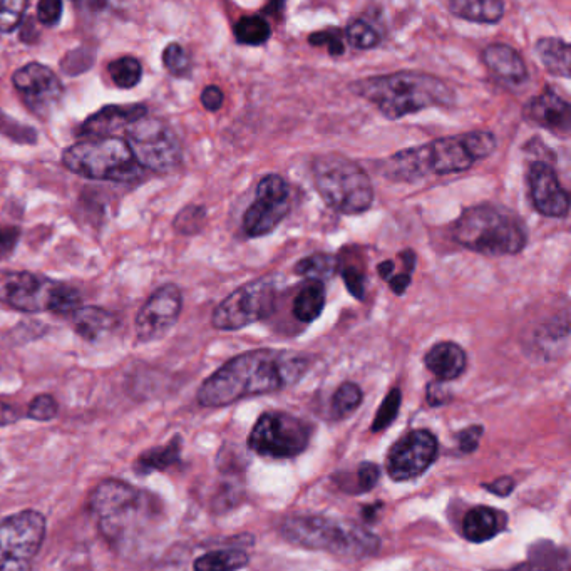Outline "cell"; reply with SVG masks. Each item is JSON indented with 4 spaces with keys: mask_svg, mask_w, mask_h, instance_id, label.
Instances as JSON below:
<instances>
[{
    "mask_svg": "<svg viewBox=\"0 0 571 571\" xmlns=\"http://www.w3.org/2000/svg\"><path fill=\"white\" fill-rule=\"evenodd\" d=\"M307 355L257 349L233 357L198 389V404L225 407L247 397L265 396L295 386L309 371Z\"/></svg>",
    "mask_w": 571,
    "mask_h": 571,
    "instance_id": "obj_1",
    "label": "cell"
},
{
    "mask_svg": "<svg viewBox=\"0 0 571 571\" xmlns=\"http://www.w3.org/2000/svg\"><path fill=\"white\" fill-rule=\"evenodd\" d=\"M89 511L108 545L123 550L160 515V501L119 479H104L89 496Z\"/></svg>",
    "mask_w": 571,
    "mask_h": 571,
    "instance_id": "obj_2",
    "label": "cell"
},
{
    "mask_svg": "<svg viewBox=\"0 0 571 571\" xmlns=\"http://www.w3.org/2000/svg\"><path fill=\"white\" fill-rule=\"evenodd\" d=\"M352 93L374 104L391 121L429 108H451L456 94L443 79L417 71L374 76L350 84Z\"/></svg>",
    "mask_w": 571,
    "mask_h": 571,
    "instance_id": "obj_3",
    "label": "cell"
},
{
    "mask_svg": "<svg viewBox=\"0 0 571 571\" xmlns=\"http://www.w3.org/2000/svg\"><path fill=\"white\" fill-rule=\"evenodd\" d=\"M451 235L461 247L489 257L518 255L528 243L523 220L510 208L493 203L466 208L453 223Z\"/></svg>",
    "mask_w": 571,
    "mask_h": 571,
    "instance_id": "obj_4",
    "label": "cell"
},
{
    "mask_svg": "<svg viewBox=\"0 0 571 571\" xmlns=\"http://www.w3.org/2000/svg\"><path fill=\"white\" fill-rule=\"evenodd\" d=\"M280 535L292 545L327 551L342 558H369L381 551V538L354 521L322 515L289 516Z\"/></svg>",
    "mask_w": 571,
    "mask_h": 571,
    "instance_id": "obj_5",
    "label": "cell"
},
{
    "mask_svg": "<svg viewBox=\"0 0 571 571\" xmlns=\"http://www.w3.org/2000/svg\"><path fill=\"white\" fill-rule=\"evenodd\" d=\"M476 163L464 134L434 139L427 145L397 151L381 163L384 178L394 183H414L429 175H453Z\"/></svg>",
    "mask_w": 571,
    "mask_h": 571,
    "instance_id": "obj_6",
    "label": "cell"
},
{
    "mask_svg": "<svg viewBox=\"0 0 571 571\" xmlns=\"http://www.w3.org/2000/svg\"><path fill=\"white\" fill-rule=\"evenodd\" d=\"M312 173L320 198L342 215H361L374 203V188L367 171L347 156L337 153L319 156Z\"/></svg>",
    "mask_w": 571,
    "mask_h": 571,
    "instance_id": "obj_7",
    "label": "cell"
},
{
    "mask_svg": "<svg viewBox=\"0 0 571 571\" xmlns=\"http://www.w3.org/2000/svg\"><path fill=\"white\" fill-rule=\"evenodd\" d=\"M62 163L67 170L89 180L131 183L143 175V168L136 163L121 136L86 139L69 146L62 155Z\"/></svg>",
    "mask_w": 571,
    "mask_h": 571,
    "instance_id": "obj_8",
    "label": "cell"
},
{
    "mask_svg": "<svg viewBox=\"0 0 571 571\" xmlns=\"http://www.w3.org/2000/svg\"><path fill=\"white\" fill-rule=\"evenodd\" d=\"M312 426L289 412L268 411L258 417L248 436V448L268 459L297 458L309 448Z\"/></svg>",
    "mask_w": 571,
    "mask_h": 571,
    "instance_id": "obj_9",
    "label": "cell"
},
{
    "mask_svg": "<svg viewBox=\"0 0 571 571\" xmlns=\"http://www.w3.org/2000/svg\"><path fill=\"white\" fill-rule=\"evenodd\" d=\"M124 131L129 150L143 170L163 175L180 165L183 158L180 139L165 121L145 116Z\"/></svg>",
    "mask_w": 571,
    "mask_h": 571,
    "instance_id": "obj_10",
    "label": "cell"
},
{
    "mask_svg": "<svg viewBox=\"0 0 571 571\" xmlns=\"http://www.w3.org/2000/svg\"><path fill=\"white\" fill-rule=\"evenodd\" d=\"M46 530V518L36 510L0 520V571H32Z\"/></svg>",
    "mask_w": 571,
    "mask_h": 571,
    "instance_id": "obj_11",
    "label": "cell"
},
{
    "mask_svg": "<svg viewBox=\"0 0 571 571\" xmlns=\"http://www.w3.org/2000/svg\"><path fill=\"white\" fill-rule=\"evenodd\" d=\"M277 309V285L268 280L248 282L218 304L211 324L218 330H240L272 317Z\"/></svg>",
    "mask_w": 571,
    "mask_h": 571,
    "instance_id": "obj_12",
    "label": "cell"
},
{
    "mask_svg": "<svg viewBox=\"0 0 571 571\" xmlns=\"http://www.w3.org/2000/svg\"><path fill=\"white\" fill-rule=\"evenodd\" d=\"M290 186L285 178L270 173L258 181L255 201L243 215V232L247 237L260 238L275 230L289 215Z\"/></svg>",
    "mask_w": 571,
    "mask_h": 571,
    "instance_id": "obj_13",
    "label": "cell"
},
{
    "mask_svg": "<svg viewBox=\"0 0 571 571\" xmlns=\"http://www.w3.org/2000/svg\"><path fill=\"white\" fill-rule=\"evenodd\" d=\"M438 458V439L427 429L407 433L387 456V474L394 481H411L426 473Z\"/></svg>",
    "mask_w": 571,
    "mask_h": 571,
    "instance_id": "obj_14",
    "label": "cell"
},
{
    "mask_svg": "<svg viewBox=\"0 0 571 571\" xmlns=\"http://www.w3.org/2000/svg\"><path fill=\"white\" fill-rule=\"evenodd\" d=\"M183 295L175 283H166L151 295L134 320L136 339L141 344L165 337L180 319Z\"/></svg>",
    "mask_w": 571,
    "mask_h": 571,
    "instance_id": "obj_15",
    "label": "cell"
},
{
    "mask_svg": "<svg viewBox=\"0 0 571 571\" xmlns=\"http://www.w3.org/2000/svg\"><path fill=\"white\" fill-rule=\"evenodd\" d=\"M14 88L21 93L32 113L47 118L61 103L64 88L56 73L39 62H29L12 76Z\"/></svg>",
    "mask_w": 571,
    "mask_h": 571,
    "instance_id": "obj_16",
    "label": "cell"
},
{
    "mask_svg": "<svg viewBox=\"0 0 571 571\" xmlns=\"http://www.w3.org/2000/svg\"><path fill=\"white\" fill-rule=\"evenodd\" d=\"M56 283L36 273L0 270V304L22 312L49 310Z\"/></svg>",
    "mask_w": 571,
    "mask_h": 571,
    "instance_id": "obj_17",
    "label": "cell"
},
{
    "mask_svg": "<svg viewBox=\"0 0 571 571\" xmlns=\"http://www.w3.org/2000/svg\"><path fill=\"white\" fill-rule=\"evenodd\" d=\"M531 201L535 210L548 218H565L570 211V195L561 186L555 168L548 161H533L528 170Z\"/></svg>",
    "mask_w": 571,
    "mask_h": 571,
    "instance_id": "obj_18",
    "label": "cell"
},
{
    "mask_svg": "<svg viewBox=\"0 0 571 571\" xmlns=\"http://www.w3.org/2000/svg\"><path fill=\"white\" fill-rule=\"evenodd\" d=\"M525 118L535 126L548 129L561 138H566L571 129V108L566 99L553 91H543L530 99L525 106Z\"/></svg>",
    "mask_w": 571,
    "mask_h": 571,
    "instance_id": "obj_19",
    "label": "cell"
},
{
    "mask_svg": "<svg viewBox=\"0 0 571 571\" xmlns=\"http://www.w3.org/2000/svg\"><path fill=\"white\" fill-rule=\"evenodd\" d=\"M145 116H148V109L143 104H111L91 114L81 124L79 134L89 139L109 138Z\"/></svg>",
    "mask_w": 571,
    "mask_h": 571,
    "instance_id": "obj_20",
    "label": "cell"
},
{
    "mask_svg": "<svg viewBox=\"0 0 571 571\" xmlns=\"http://www.w3.org/2000/svg\"><path fill=\"white\" fill-rule=\"evenodd\" d=\"M424 364L439 382L456 381L468 367V355L456 342H439L427 352Z\"/></svg>",
    "mask_w": 571,
    "mask_h": 571,
    "instance_id": "obj_21",
    "label": "cell"
},
{
    "mask_svg": "<svg viewBox=\"0 0 571 571\" xmlns=\"http://www.w3.org/2000/svg\"><path fill=\"white\" fill-rule=\"evenodd\" d=\"M486 66L510 83H523L528 78V67L520 52L508 44H489L483 51Z\"/></svg>",
    "mask_w": 571,
    "mask_h": 571,
    "instance_id": "obj_22",
    "label": "cell"
},
{
    "mask_svg": "<svg viewBox=\"0 0 571 571\" xmlns=\"http://www.w3.org/2000/svg\"><path fill=\"white\" fill-rule=\"evenodd\" d=\"M506 523V513L488 506H476L464 516L463 535L471 543H484L505 530Z\"/></svg>",
    "mask_w": 571,
    "mask_h": 571,
    "instance_id": "obj_23",
    "label": "cell"
},
{
    "mask_svg": "<svg viewBox=\"0 0 571 571\" xmlns=\"http://www.w3.org/2000/svg\"><path fill=\"white\" fill-rule=\"evenodd\" d=\"M73 317V327L79 337L88 342H96L106 335L113 334L119 325L118 315L101 307H81Z\"/></svg>",
    "mask_w": 571,
    "mask_h": 571,
    "instance_id": "obj_24",
    "label": "cell"
},
{
    "mask_svg": "<svg viewBox=\"0 0 571 571\" xmlns=\"http://www.w3.org/2000/svg\"><path fill=\"white\" fill-rule=\"evenodd\" d=\"M448 9L454 17L476 24H498L505 16L501 0H453Z\"/></svg>",
    "mask_w": 571,
    "mask_h": 571,
    "instance_id": "obj_25",
    "label": "cell"
},
{
    "mask_svg": "<svg viewBox=\"0 0 571 571\" xmlns=\"http://www.w3.org/2000/svg\"><path fill=\"white\" fill-rule=\"evenodd\" d=\"M181 449L183 441L180 436L171 439L170 443L160 448H151L134 461V471L146 476V474L156 473V471H166L181 463Z\"/></svg>",
    "mask_w": 571,
    "mask_h": 571,
    "instance_id": "obj_26",
    "label": "cell"
},
{
    "mask_svg": "<svg viewBox=\"0 0 571 571\" xmlns=\"http://www.w3.org/2000/svg\"><path fill=\"white\" fill-rule=\"evenodd\" d=\"M541 64L558 78H570V44L560 37H543L536 42Z\"/></svg>",
    "mask_w": 571,
    "mask_h": 571,
    "instance_id": "obj_27",
    "label": "cell"
},
{
    "mask_svg": "<svg viewBox=\"0 0 571 571\" xmlns=\"http://www.w3.org/2000/svg\"><path fill=\"white\" fill-rule=\"evenodd\" d=\"M325 307V285L319 280H307L304 289L294 300L295 319L312 324L319 319Z\"/></svg>",
    "mask_w": 571,
    "mask_h": 571,
    "instance_id": "obj_28",
    "label": "cell"
},
{
    "mask_svg": "<svg viewBox=\"0 0 571 571\" xmlns=\"http://www.w3.org/2000/svg\"><path fill=\"white\" fill-rule=\"evenodd\" d=\"M250 563V556L242 550H217L196 558L195 571H238Z\"/></svg>",
    "mask_w": 571,
    "mask_h": 571,
    "instance_id": "obj_29",
    "label": "cell"
},
{
    "mask_svg": "<svg viewBox=\"0 0 571 571\" xmlns=\"http://www.w3.org/2000/svg\"><path fill=\"white\" fill-rule=\"evenodd\" d=\"M381 479V468L376 463H362L354 473L340 474L335 478L342 491L350 494L369 493Z\"/></svg>",
    "mask_w": 571,
    "mask_h": 571,
    "instance_id": "obj_30",
    "label": "cell"
},
{
    "mask_svg": "<svg viewBox=\"0 0 571 571\" xmlns=\"http://www.w3.org/2000/svg\"><path fill=\"white\" fill-rule=\"evenodd\" d=\"M238 44L263 46L272 37V27L263 16H245L233 27Z\"/></svg>",
    "mask_w": 571,
    "mask_h": 571,
    "instance_id": "obj_31",
    "label": "cell"
},
{
    "mask_svg": "<svg viewBox=\"0 0 571 571\" xmlns=\"http://www.w3.org/2000/svg\"><path fill=\"white\" fill-rule=\"evenodd\" d=\"M337 270H339V258L329 255V253H314L310 257L302 258L295 265V273L299 277L307 278V280H319V282L334 277Z\"/></svg>",
    "mask_w": 571,
    "mask_h": 571,
    "instance_id": "obj_32",
    "label": "cell"
},
{
    "mask_svg": "<svg viewBox=\"0 0 571 571\" xmlns=\"http://www.w3.org/2000/svg\"><path fill=\"white\" fill-rule=\"evenodd\" d=\"M108 73L118 88L131 89L143 78V67L136 57L123 56L109 62Z\"/></svg>",
    "mask_w": 571,
    "mask_h": 571,
    "instance_id": "obj_33",
    "label": "cell"
},
{
    "mask_svg": "<svg viewBox=\"0 0 571 571\" xmlns=\"http://www.w3.org/2000/svg\"><path fill=\"white\" fill-rule=\"evenodd\" d=\"M83 307L81 292L66 283H56L49 300V310L57 315H74Z\"/></svg>",
    "mask_w": 571,
    "mask_h": 571,
    "instance_id": "obj_34",
    "label": "cell"
},
{
    "mask_svg": "<svg viewBox=\"0 0 571 571\" xmlns=\"http://www.w3.org/2000/svg\"><path fill=\"white\" fill-rule=\"evenodd\" d=\"M364 392L355 382H344L332 397V412L337 419L347 417L361 406Z\"/></svg>",
    "mask_w": 571,
    "mask_h": 571,
    "instance_id": "obj_35",
    "label": "cell"
},
{
    "mask_svg": "<svg viewBox=\"0 0 571 571\" xmlns=\"http://www.w3.org/2000/svg\"><path fill=\"white\" fill-rule=\"evenodd\" d=\"M345 37L350 46L361 49V51L374 49L381 44V34L376 31V27H372L369 22L362 21V19L350 22L349 27L345 29Z\"/></svg>",
    "mask_w": 571,
    "mask_h": 571,
    "instance_id": "obj_36",
    "label": "cell"
},
{
    "mask_svg": "<svg viewBox=\"0 0 571 571\" xmlns=\"http://www.w3.org/2000/svg\"><path fill=\"white\" fill-rule=\"evenodd\" d=\"M163 64L166 71L175 78H188L191 74V57L185 47L178 42H170L163 51Z\"/></svg>",
    "mask_w": 571,
    "mask_h": 571,
    "instance_id": "obj_37",
    "label": "cell"
},
{
    "mask_svg": "<svg viewBox=\"0 0 571 571\" xmlns=\"http://www.w3.org/2000/svg\"><path fill=\"white\" fill-rule=\"evenodd\" d=\"M402 394L399 387H394L386 399L382 402L379 411H377L376 419L372 424V433H381L384 429L391 426L397 414H399V407H401Z\"/></svg>",
    "mask_w": 571,
    "mask_h": 571,
    "instance_id": "obj_38",
    "label": "cell"
},
{
    "mask_svg": "<svg viewBox=\"0 0 571 571\" xmlns=\"http://www.w3.org/2000/svg\"><path fill=\"white\" fill-rule=\"evenodd\" d=\"M27 9L26 0H4L0 2V32L16 31Z\"/></svg>",
    "mask_w": 571,
    "mask_h": 571,
    "instance_id": "obj_39",
    "label": "cell"
},
{
    "mask_svg": "<svg viewBox=\"0 0 571 571\" xmlns=\"http://www.w3.org/2000/svg\"><path fill=\"white\" fill-rule=\"evenodd\" d=\"M464 139L476 161L488 158L496 150V138L489 131H471V133L464 134Z\"/></svg>",
    "mask_w": 571,
    "mask_h": 571,
    "instance_id": "obj_40",
    "label": "cell"
},
{
    "mask_svg": "<svg viewBox=\"0 0 571 571\" xmlns=\"http://www.w3.org/2000/svg\"><path fill=\"white\" fill-rule=\"evenodd\" d=\"M205 218L206 211L203 206H186L185 210L180 211V215L176 217L175 228L185 235H193V233L200 232Z\"/></svg>",
    "mask_w": 571,
    "mask_h": 571,
    "instance_id": "obj_41",
    "label": "cell"
},
{
    "mask_svg": "<svg viewBox=\"0 0 571 571\" xmlns=\"http://www.w3.org/2000/svg\"><path fill=\"white\" fill-rule=\"evenodd\" d=\"M26 416L32 421L47 422L52 421L57 416V402L49 394H41L32 399L27 407Z\"/></svg>",
    "mask_w": 571,
    "mask_h": 571,
    "instance_id": "obj_42",
    "label": "cell"
},
{
    "mask_svg": "<svg viewBox=\"0 0 571 571\" xmlns=\"http://www.w3.org/2000/svg\"><path fill=\"white\" fill-rule=\"evenodd\" d=\"M0 133L11 138L16 143H36L37 133L32 128H27L24 124H19L14 119L9 118L4 113H0Z\"/></svg>",
    "mask_w": 571,
    "mask_h": 571,
    "instance_id": "obj_43",
    "label": "cell"
},
{
    "mask_svg": "<svg viewBox=\"0 0 571 571\" xmlns=\"http://www.w3.org/2000/svg\"><path fill=\"white\" fill-rule=\"evenodd\" d=\"M62 2L59 0H41L37 4V19L42 26L54 27L59 24L62 17Z\"/></svg>",
    "mask_w": 571,
    "mask_h": 571,
    "instance_id": "obj_44",
    "label": "cell"
},
{
    "mask_svg": "<svg viewBox=\"0 0 571 571\" xmlns=\"http://www.w3.org/2000/svg\"><path fill=\"white\" fill-rule=\"evenodd\" d=\"M309 42L312 46H327L332 56H340L345 51L339 31L315 32L309 37Z\"/></svg>",
    "mask_w": 571,
    "mask_h": 571,
    "instance_id": "obj_45",
    "label": "cell"
},
{
    "mask_svg": "<svg viewBox=\"0 0 571 571\" xmlns=\"http://www.w3.org/2000/svg\"><path fill=\"white\" fill-rule=\"evenodd\" d=\"M342 277H344L345 285H347L350 294L354 295L355 299H364V295H366V278L364 275L357 268L345 267L342 268Z\"/></svg>",
    "mask_w": 571,
    "mask_h": 571,
    "instance_id": "obj_46",
    "label": "cell"
},
{
    "mask_svg": "<svg viewBox=\"0 0 571 571\" xmlns=\"http://www.w3.org/2000/svg\"><path fill=\"white\" fill-rule=\"evenodd\" d=\"M19 238H21L19 228L0 225V258H7L14 252Z\"/></svg>",
    "mask_w": 571,
    "mask_h": 571,
    "instance_id": "obj_47",
    "label": "cell"
},
{
    "mask_svg": "<svg viewBox=\"0 0 571 571\" xmlns=\"http://www.w3.org/2000/svg\"><path fill=\"white\" fill-rule=\"evenodd\" d=\"M481 436H483V427L481 426H471L464 429L458 436L459 449L463 453H474L478 449Z\"/></svg>",
    "mask_w": 571,
    "mask_h": 571,
    "instance_id": "obj_48",
    "label": "cell"
},
{
    "mask_svg": "<svg viewBox=\"0 0 571 571\" xmlns=\"http://www.w3.org/2000/svg\"><path fill=\"white\" fill-rule=\"evenodd\" d=\"M223 101H225V94L218 86H206L201 93V104L206 111H211V113L222 108Z\"/></svg>",
    "mask_w": 571,
    "mask_h": 571,
    "instance_id": "obj_49",
    "label": "cell"
},
{
    "mask_svg": "<svg viewBox=\"0 0 571 571\" xmlns=\"http://www.w3.org/2000/svg\"><path fill=\"white\" fill-rule=\"evenodd\" d=\"M427 402L429 406H443V404H448L451 401V392L446 389L444 382H431L427 386Z\"/></svg>",
    "mask_w": 571,
    "mask_h": 571,
    "instance_id": "obj_50",
    "label": "cell"
},
{
    "mask_svg": "<svg viewBox=\"0 0 571 571\" xmlns=\"http://www.w3.org/2000/svg\"><path fill=\"white\" fill-rule=\"evenodd\" d=\"M24 414H22L19 407L14 406L11 402L0 399V427L11 426L16 422L21 421Z\"/></svg>",
    "mask_w": 571,
    "mask_h": 571,
    "instance_id": "obj_51",
    "label": "cell"
},
{
    "mask_svg": "<svg viewBox=\"0 0 571 571\" xmlns=\"http://www.w3.org/2000/svg\"><path fill=\"white\" fill-rule=\"evenodd\" d=\"M484 488L491 491V493L496 494V496H510L515 489V481L510 478V476H503V478H498L493 483L483 484Z\"/></svg>",
    "mask_w": 571,
    "mask_h": 571,
    "instance_id": "obj_52",
    "label": "cell"
},
{
    "mask_svg": "<svg viewBox=\"0 0 571 571\" xmlns=\"http://www.w3.org/2000/svg\"><path fill=\"white\" fill-rule=\"evenodd\" d=\"M387 282L391 285V290L394 294H406V290L409 289V285L412 282V273H397V275H392Z\"/></svg>",
    "mask_w": 571,
    "mask_h": 571,
    "instance_id": "obj_53",
    "label": "cell"
},
{
    "mask_svg": "<svg viewBox=\"0 0 571 571\" xmlns=\"http://www.w3.org/2000/svg\"><path fill=\"white\" fill-rule=\"evenodd\" d=\"M505 571H566V568H560L558 565H550V563H543V561H526L521 565L513 566L510 570Z\"/></svg>",
    "mask_w": 571,
    "mask_h": 571,
    "instance_id": "obj_54",
    "label": "cell"
},
{
    "mask_svg": "<svg viewBox=\"0 0 571 571\" xmlns=\"http://www.w3.org/2000/svg\"><path fill=\"white\" fill-rule=\"evenodd\" d=\"M377 272H379V277L384 278V280H389V278L394 275V272H396V263L392 262V260L379 263Z\"/></svg>",
    "mask_w": 571,
    "mask_h": 571,
    "instance_id": "obj_55",
    "label": "cell"
}]
</instances>
